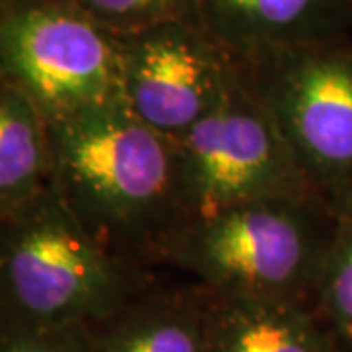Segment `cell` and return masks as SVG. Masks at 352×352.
I'll return each mask as SVG.
<instances>
[{"label":"cell","mask_w":352,"mask_h":352,"mask_svg":"<svg viewBox=\"0 0 352 352\" xmlns=\"http://www.w3.org/2000/svg\"><path fill=\"white\" fill-rule=\"evenodd\" d=\"M50 131L55 192L76 221L129 263L163 268L164 249L184 226L173 141L122 94L51 120Z\"/></svg>","instance_id":"1"},{"label":"cell","mask_w":352,"mask_h":352,"mask_svg":"<svg viewBox=\"0 0 352 352\" xmlns=\"http://www.w3.org/2000/svg\"><path fill=\"white\" fill-rule=\"evenodd\" d=\"M340 215L319 198H272L190 219L168 241L163 268L212 294L314 305Z\"/></svg>","instance_id":"2"},{"label":"cell","mask_w":352,"mask_h":352,"mask_svg":"<svg viewBox=\"0 0 352 352\" xmlns=\"http://www.w3.org/2000/svg\"><path fill=\"white\" fill-rule=\"evenodd\" d=\"M161 270L106 249L53 192L0 221V323L85 327L120 309Z\"/></svg>","instance_id":"3"},{"label":"cell","mask_w":352,"mask_h":352,"mask_svg":"<svg viewBox=\"0 0 352 352\" xmlns=\"http://www.w3.org/2000/svg\"><path fill=\"white\" fill-rule=\"evenodd\" d=\"M235 61L315 194L351 214L352 34Z\"/></svg>","instance_id":"4"},{"label":"cell","mask_w":352,"mask_h":352,"mask_svg":"<svg viewBox=\"0 0 352 352\" xmlns=\"http://www.w3.org/2000/svg\"><path fill=\"white\" fill-rule=\"evenodd\" d=\"M0 85L47 120L122 94L120 34L76 0H0Z\"/></svg>","instance_id":"5"},{"label":"cell","mask_w":352,"mask_h":352,"mask_svg":"<svg viewBox=\"0 0 352 352\" xmlns=\"http://www.w3.org/2000/svg\"><path fill=\"white\" fill-rule=\"evenodd\" d=\"M170 141L184 223L251 201L319 198L272 118L241 85L239 71L226 100Z\"/></svg>","instance_id":"6"},{"label":"cell","mask_w":352,"mask_h":352,"mask_svg":"<svg viewBox=\"0 0 352 352\" xmlns=\"http://www.w3.org/2000/svg\"><path fill=\"white\" fill-rule=\"evenodd\" d=\"M122 96L168 139L184 135L237 85V61L200 22H164L120 34Z\"/></svg>","instance_id":"7"},{"label":"cell","mask_w":352,"mask_h":352,"mask_svg":"<svg viewBox=\"0 0 352 352\" xmlns=\"http://www.w3.org/2000/svg\"><path fill=\"white\" fill-rule=\"evenodd\" d=\"M198 16L235 59L352 34V0H198Z\"/></svg>","instance_id":"8"},{"label":"cell","mask_w":352,"mask_h":352,"mask_svg":"<svg viewBox=\"0 0 352 352\" xmlns=\"http://www.w3.org/2000/svg\"><path fill=\"white\" fill-rule=\"evenodd\" d=\"M208 289L163 268L120 309L85 325L92 352H204Z\"/></svg>","instance_id":"9"},{"label":"cell","mask_w":352,"mask_h":352,"mask_svg":"<svg viewBox=\"0 0 352 352\" xmlns=\"http://www.w3.org/2000/svg\"><path fill=\"white\" fill-rule=\"evenodd\" d=\"M204 352H337L314 305L208 292Z\"/></svg>","instance_id":"10"},{"label":"cell","mask_w":352,"mask_h":352,"mask_svg":"<svg viewBox=\"0 0 352 352\" xmlns=\"http://www.w3.org/2000/svg\"><path fill=\"white\" fill-rule=\"evenodd\" d=\"M55 192L47 118L10 85H0V221Z\"/></svg>","instance_id":"11"},{"label":"cell","mask_w":352,"mask_h":352,"mask_svg":"<svg viewBox=\"0 0 352 352\" xmlns=\"http://www.w3.org/2000/svg\"><path fill=\"white\" fill-rule=\"evenodd\" d=\"M314 307L337 352H352V212L339 217L317 276Z\"/></svg>","instance_id":"12"},{"label":"cell","mask_w":352,"mask_h":352,"mask_svg":"<svg viewBox=\"0 0 352 352\" xmlns=\"http://www.w3.org/2000/svg\"><path fill=\"white\" fill-rule=\"evenodd\" d=\"M116 34H129L164 22H200L198 0H76Z\"/></svg>","instance_id":"13"},{"label":"cell","mask_w":352,"mask_h":352,"mask_svg":"<svg viewBox=\"0 0 352 352\" xmlns=\"http://www.w3.org/2000/svg\"><path fill=\"white\" fill-rule=\"evenodd\" d=\"M0 352H92L82 325L39 327L0 323Z\"/></svg>","instance_id":"14"}]
</instances>
